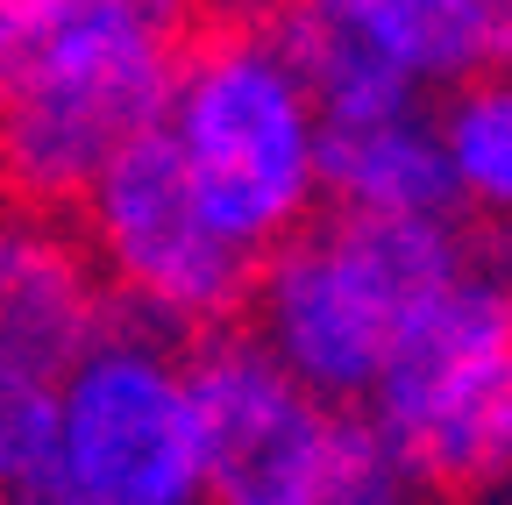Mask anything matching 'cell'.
Segmentation results:
<instances>
[{
    "label": "cell",
    "instance_id": "obj_16",
    "mask_svg": "<svg viewBox=\"0 0 512 505\" xmlns=\"http://www.w3.org/2000/svg\"><path fill=\"white\" fill-rule=\"evenodd\" d=\"M22 8H29V0H0V65H8V50L22 36Z\"/></svg>",
    "mask_w": 512,
    "mask_h": 505
},
{
    "label": "cell",
    "instance_id": "obj_4",
    "mask_svg": "<svg viewBox=\"0 0 512 505\" xmlns=\"http://www.w3.org/2000/svg\"><path fill=\"white\" fill-rule=\"evenodd\" d=\"M363 413L434 498L512 491V228L470 242L463 278L406 321Z\"/></svg>",
    "mask_w": 512,
    "mask_h": 505
},
{
    "label": "cell",
    "instance_id": "obj_17",
    "mask_svg": "<svg viewBox=\"0 0 512 505\" xmlns=\"http://www.w3.org/2000/svg\"><path fill=\"white\" fill-rule=\"evenodd\" d=\"M0 505H8V498H0Z\"/></svg>",
    "mask_w": 512,
    "mask_h": 505
},
{
    "label": "cell",
    "instance_id": "obj_11",
    "mask_svg": "<svg viewBox=\"0 0 512 505\" xmlns=\"http://www.w3.org/2000/svg\"><path fill=\"white\" fill-rule=\"evenodd\" d=\"M434 136L456 185V214L512 228V65H484L448 86L434 107Z\"/></svg>",
    "mask_w": 512,
    "mask_h": 505
},
{
    "label": "cell",
    "instance_id": "obj_8",
    "mask_svg": "<svg viewBox=\"0 0 512 505\" xmlns=\"http://www.w3.org/2000/svg\"><path fill=\"white\" fill-rule=\"evenodd\" d=\"M185 385L200 413L207 505H313L328 484L342 413L256 342L242 321L185 342Z\"/></svg>",
    "mask_w": 512,
    "mask_h": 505
},
{
    "label": "cell",
    "instance_id": "obj_12",
    "mask_svg": "<svg viewBox=\"0 0 512 505\" xmlns=\"http://www.w3.org/2000/svg\"><path fill=\"white\" fill-rule=\"evenodd\" d=\"M427 498L434 491L399 456V441L384 434L363 406H349L342 413V441H335V463H328V484H320L313 505H427Z\"/></svg>",
    "mask_w": 512,
    "mask_h": 505
},
{
    "label": "cell",
    "instance_id": "obj_3",
    "mask_svg": "<svg viewBox=\"0 0 512 505\" xmlns=\"http://www.w3.org/2000/svg\"><path fill=\"white\" fill-rule=\"evenodd\" d=\"M157 129L207 221L249 257L320 214V107L256 8L192 36Z\"/></svg>",
    "mask_w": 512,
    "mask_h": 505
},
{
    "label": "cell",
    "instance_id": "obj_9",
    "mask_svg": "<svg viewBox=\"0 0 512 505\" xmlns=\"http://www.w3.org/2000/svg\"><path fill=\"white\" fill-rule=\"evenodd\" d=\"M114 321V292L72 214L0 193V363L64 377Z\"/></svg>",
    "mask_w": 512,
    "mask_h": 505
},
{
    "label": "cell",
    "instance_id": "obj_7",
    "mask_svg": "<svg viewBox=\"0 0 512 505\" xmlns=\"http://www.w3.org/2000/svg\"><path fill=\"white\" fill-rule=\"evenodd\" d=\"M256 22L306 79L320 129L427 107L484 72L477 0H256Z\"/></svg>",
    "mask_w": 512,
    "mask_h": 505
},
{
    "label": "cell",
    "instance_id": "obj_10",
    "mask_svg": "<svg viewBox=\"0 0 512 505\" xmlns=\"http://www.w3.org/2000/svg\"><path fill=\"white\" fill-rule=\"evenodd\" d=\"M320 207L342 214H456L434 114H377L320 129Z\"/></svg>",
    "mask_w": 512,
    "mask_h": 505
},
{
    "label": "cell",
    "instance_id": "obj_1",
    "mask_svg": "<svg viewBox=\"0 0 512 505\" xmlns=\"http://www.w3.org/2000/svg\"><path fill=\"white\" fill-rule=\"evenodd\" d=\"M207 22L214 0H29L0 65V193L72 214L100 164L164 121Z\"/></svg>",
    "mask_w": 512,
    "mask_h": 505
},
{
    "label": "cell",
    "instance_id": "obj_14",
    "mask_svg": "<svg viewBox=\"0 0 512 505\" xmlns=\"http://www.w3.org/2000/svg\"><path fill=\"white\" fill-rule=\"evenodd\" d=\"M0 498H8V505H86V498L72 491V477H64L57 463H43L36 477H22V484H8V491H0Z\"/></svg>",
    "mask_w": 512,
    "mask_h": 505
},
{
    "label": "cell",
    "instance_id": "obj_13",
    "mask_svg": "<svg viewBox=\"0 0 512 505\" xmlns=\"http://www.w3.org/2000/svg\"><path fill=\"white\" fill-rule=\"evenodd\" d=\"M57 463V377L0 363V491Z\"/></svg>",
    "mask_w": 512,
    "mask_h": 505
},
{
    "label": "cell",
    "instance_id": "obj_6",
    "mask_svg": "<svg viewBox=\"0 0 512 505\" xmlns=\"http://www.w3.org/2000/svg\"><path fill=\"white\" fill-rule=\"evenodd\" d=\"M57 470L86 505H207L185 342L114 313L57 377Z\"/></svg>",
    "mask_w": 512,
    "mask_h": 505
},
{
    "label": "cell",
    "instance_id": "obj_5",
    "mask_svg": "<svg viewBox=\"0 0 512 505\" xmlns=\"http://www.w3.org/2000/svg\"><path fill=\"white\" fill-rule=\"evenodd\" d=\"M72 214L114 292V313H128V321H143L171 342H200V335L242 321L256 257L207 221L164 129L107 157Z\"/></svg>",
    "mask_w": 512,
    "mask_h": 505
},
{
    "label": "cell",
    "instance_id": "obj_15",
    "mask_svg": "<svg viewBox=\"0 0 512 505\" xmlns=\"http://www.w3.org/2000/svg\"><path fill=\"white\" fill-rule=\"evenodd\" d=\"M484 29V65H512V0H477Z\"/></svg>",
    "mask_w": 512,
    "mask_h": 505
},
{
    "label": "cell",
    "instance_id": "obj_2",
    "mask_svg": "<svg viewBox=\"0 0 512 505\" xmlns=\"http://www.w3.org/2000/svg\"><path fill=\"white\" fill-rule=\"evenodd\" d=\"M470 235L456 214H342L320 207L299 235L256 257L242 328L264 342L306 392L363 406L406 321L456 285Z\"/></svg>",
    "mask_w": 512,
    "mask_h": 505
}]
</instances>
